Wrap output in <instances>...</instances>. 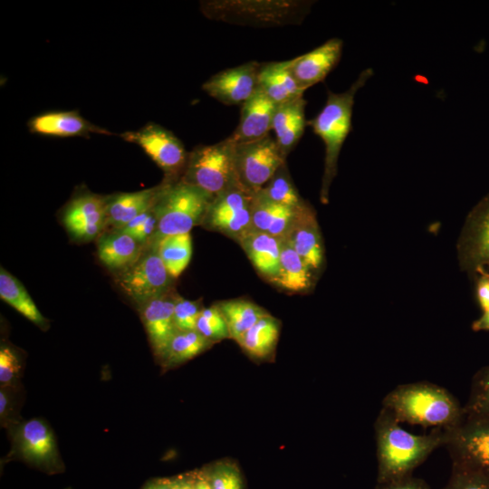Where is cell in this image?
Returning a JSON list of instances; mask_svg holds the SVG:
<instances>
[{"label": "cell", "mask_w": 489, "mask_h": 489, "mask_svg": "<svg viewBox=\"0 0 489 489\" xmlns=\"http://www.w3.org/2000/svg\"><path fill=\"white\" fill-rule=\"evenodd\" d=\"M377 450V483L411 475L438 447L446 442V429L416 435L400 426L388 412L379 411L374 425Z\"/></svg>", "instance_id": "obj_1"}, {"label": "cell", "mask_w": 489, "mask_h": 489, "mask_svg": "<svg viewBox=\"0 0 489 489\" xmlns=\"http://www.w3.org/2000/svg\"><path fill=\"white\" fill-rule=\"evenodd\" d=\"M382 409L398 423L449 429L465 417L464 407L446 388L427 381L397 386L382 400Z\"/></svg>", "instance_id": "obj_2"}, {"label": "cell", "mask_w": 489, "mask_h": 489, "mask_svg": "<svg viewBox=\"0 0 489 489\" xmlns=\"http://www.w3.org/2000/svg\"><path fill=\"white\" fill-rule=\"evenodd\" d=\"M373 70H363L350 87L340 93L328 90L327 100L321 111L307 125L319 136L325 148L324 170L320 198L326 204L333 178L337 174L338 159L344 141L351 130L352 110L355 96L369 79Z\"/></svg>", "instance_id": "obj_3"}, {"label": "cell", "mask_w": 489, "mask_h": 489, "mask_svg": "<svg viewBox=\"0 0 489 489\" xmlns=\"http://www.w3.org/2000/svg\"><path fill=\"white\" fill-rule=\"evenodd\" d=\"M312 2L294 0H216L202 2L204 14L238 25L274 27L299 24Z\"/></svg>", "instance_id": "obj_4"}, {"label": "cell", "mask_w": 489, "mask_h": 489, "mask_svg": "<svg viewBox=\"0 0 489 489\" xmlns=\"http://www.w3.org/2000/svg\"><path fill=\"white\" fill-rule=\"evenodd\" d=\"M212 199L181 179L164 181L155 204L158 225L152 244L167 235L190 233L193 227L202 225Z\"/></svg>", "instance_id": "obj_5"}, {"label": "cell", "mask_w": 489, "mask_h": 489, "mask_svg": "<svg viewBox=\"0 0 489 489\" xmlns=\"http://www.w3.org/2000/svg\"><path fill=\"white\" fill-rule=\"evenodd\" d=\"M235 143L230 137L213 145L197 146L188 152L181 180L213 197L241 187L235 171Z\"/></svg>", "instance_id": "obj_6"}, {"label": "cell", "mask_w": 489, "mask_h": 489, "mask_svg": "<svg viewBox=\"0 0 489 489\" xmlns=\"http://www.w3.org/2000/svg\"><path fill=\"white\" fill-rule=\"evenodd\" d=\"M453 467L489 477V417H469L446 429Z\"/></svg>", "instance_id": "obj_7"}, {"label": "cell", "mask_w": 489, "mask_h": 489, "mask_svg": "<svg viewBox=\"0 0 489 489\" xmlns=\"http://www.w3.org/2000/svg\"><path fill=\"white\" fill-rule=\"evenodd\" d=\"M286 163L275 138L266 137L243 144H235V164L239 185L255 194Z\"/></svg>", "instance_id": "obj_8"}, {"label": "cell", "mask_w": 489, "mask_h": 489, "mask_svg": "<svg viewBox=\"0 0 489 489\" xmlns=\"http://www.w3.org/2000/svg\"><path fill=\"white\" fill-rule=\"evenodd\" d=\"M120 137L139 145L163 170L167 182L181 179L187 162L188 152L181 140L170 130L156 123H148L135 131H127Z\"/></svg>", "instance_id": "obj_9"}, {"label": "cell", "mask_w": 489, "mask_h": 489, "mask_svg": "<svg viewBox=\"0 0 489 489\" xmlns=\"http://www.w3.org/2000/svg\"><path fill=\"white\" fill-rule=\"evenodd\" d=\"M254 194L241 187H232L213 197L202 225L238 241L252 227Z\"/></svg>", "instance_id": "obj_10"}, {"label": "cell", "mask_w": 489, "mask_h": 489, "mask_svg": "<svg viewBox=\"0 0 489 489\" xmlns=\"http://www.w3.org/2000/svg\"><path fill=\"white\" fill-rule=\"evenodd\" d=\"M173 279L151 246L133 265L121 271L117 283L125 294L142 306L170 292Z\"/></svg>", "instance_id": "obj_11"}, {"label": "cell", "mask_w": 489, "mask_h": 489, "mask_svg": "<svg viewBox=\"0 0 489 489\" xmlns=\"http://www.w3.org/2000/svg\"><path fill=\"white\" fill-rule=\"evenodd\" d=\"M461 265L471 273L489 266V194L470 212L458 242Z\"/></svg>", "instance_id": "obj_12"}, {"label": "cell", "mask_w": 489, "mask_h": 489, "mask_svg": "<svg viewBox=\"0 0 489 489\" xmlns=\"http://www.w3.org/2000/svg\"><path fill=\"white\" fill-rule=\"evenodd\" d=\"M260 65L255 61H250L227 68L210 77L202 89L225 105L243 104L258 88Z\"/></svg>", "instance_id": "obj_13"}, {"label": "cell", "mask_w": 489, "mask_h": 489, "mask_svg": "<svg viewBox=\"0 0 489 489\" xmlns=\"http://www.w3.org/2000/svg\"><path fill=\"white\" fill-rule=\"evenodd\" d=\"M343 48L340 38H331L309 53L291 60L290 71L299 88L305 91L322 82L339 63Z\"/></svg>", "instance_id": "obj_14"}, {"label": "cell", "mask_w": 489, "mask_h": 489, "mask_svg": "<svg viewBox=\"0 0 489 489\" xmlns=\"http://www.w3.org/2000/svg\"><path fill=\"white\" fill-rule=\"evenodd\" d=\"M63 222L76 238H94L107 223L106 198L91 193L77 196L68 204Z\"/></svg>", "instance_id": "obj_15"}, {"label": "cell", "mask_w": 489, "mask_h": 489, "mask_svg": "<svg viewBox=\"0 0 489 489\" xmlns=\"http://www.w3.org/2000/svg\"><path fill=\"white\" fill-rule=\"evenodd\" d=\"M284 239L313 273L324 261V247L316 215L306 204L299 211Z\"/></svg>", "instance_id": "obj_16"}, {"label": "cell", "mask_w": 489, "mask_h": 489, "mask_svg": "<svg viewBox=\"0 0 489 489\" xmlns=\"http://www.w3.org/2000/svg\"><path fill=\"white\" fill-rule=\"evenodd\" d=\"M276 104L258 87L242 104L240 120L229 136L235 144L261 139L270 134Z\"/></svg>", "instance_id": "obj_17"}, {"label": "cell", "mask_w": 489, "mask_h": 489, "mask_svg": "<svg viewBox=\"0 0 489 489\" xmlns=\"http://www.w3.org/2000/svg\"><path fill=\"white\" fill-rule=\"evenodd\" d=\"M175 295L171 291L141 306V317L150 343L159 357L177 330L174 322Z\"/></svg>", "instance_id": "obj_18"}, {"label": "cell", "mask_w": 489, "mask_h": 489, "mask_svg": "<svg viewBox=\"0 0 489 489\" xmlns=\"http://www.w3.org/2000/svg\"><path fill=\"white\" fill-rule=\"evenodd\" d=\"M32 133L53 137H86L91 133L111 134L91 124L77 111H49L32 118L28 122Z\"/></svg>", "instance_id": "obj_19"}, {"label": "cell", "mask_w": 489, "mask_h": 489, "mask_svg": "<svg viewBox=\"0 0 489 489\" xmlns=\"http://www.w3.org/2000/svg\"><path fill=\"white\" fill-rule=\"evenodd\" d=\"M306 101L303 96L276 106L272 129L276 143L284 157L296 146L302 138L307 120L305 119Z\"/></svg>", "instance_id": "obj_20"}, {"label": "cell", "mask_w": 489, "mask_h": 489, "mask_svg": "<svg viewBox=\"0 0 489 489\" xmlns=\"http://www.w3.org/2000/svg\"><path fill=\"white\" fill-rule=\"evenodd\" d=\"M237 243L256 271L272 282L279 269L282 239L253 229Z\"/></svg>", "instance_id": "obj_21"}, {"label": "cell", "mask_w": 489, "mask_h": 489, "mask_svg": "<svg viewBox=\"0 0 489 489\" xmlns=\"http://www.w3.org/2000/svg\"><path fill=\"white\" fill-rule=\"evenodd\" d=\"M291 60L271 62L260 65L258 87L276 105L303 96L290 71Z\"/></svg>", "instance_id": "obj_22"}, {"label": "cell", "mask_w": 489, "mask_h": 489, "mask_svg": "<svg viewBox=\"0 0 489 489\" xmlns=\"http://www.w3.org/2000/svg\"><path fill=\"white\" fill-rule=\"evenodd\" d=\"M162 184L152 188L121 193L106 198L107 223L116 230L122 228L141 213L149 210L157 202Z\"/></svg>", "instance_id": "obj_23"}, {"label": "cell", "mask_w": 489, "mask_h": 489, "mask_svg": "<svg viewBox=\"0 0 489 489\" xmlns=\"http://www.w3.org/2000/svg\"><path fill=\"white\" fill-rule=\"evenodd\" d=\"M307 204V203H306ZM300 207L272 203L254 194L252 227L254 230L283 238L296 218Z\"/></svg>", "instance_id": "obj_24"}, {"label": "cell", "mask_w": 489, "mask_h": 489, "mask_svg": "<svg viewBox=\"0 0 489 489\" xmlns=\"http://www.w3.org/2000/svg\"><path fill=\"white\" fill-rule=\"evenodd\" d=\"M141 245L128 234L116 230L100 238L98 255L110 269L123 271L140 258Z\"/></svg>", "instance_id": "obj_25"}, {"label": "cell", "mask_w": 489, "mask_h": 489, "mask_svg": "<svg viewBox=\"0 0 489 489\" xmlns=\"http://www.w3.org/2000/svg\"><path fill=\"white\" fill-rule=\"evenodd\" d=\"M272 283L291 292H302L312 287V272L283 238L279 269Z\"/></svg>", "instance_id": "obj_26"}, {"label": "cell", "mask_w": 489, "mask_h": 489, "mask_svg": "<svg viewBox=\"0 0 489 489\" xmlns=\"http://www.w3.org/2000/svg\"><path fill=\"white\" fill-rule=\"evenodd\" d=\"M19 450L34 462L43 463L53 457L55 441L48 426L40 419L25 422L18 434Z\"/></svg>", "instance_id": "obj_27"}, {"label": "cell", "mask_w": 489, "mask_h": 489, "mask_svg": "<svg viewBox=\"0 0 489 489\" xmlns=\"http://www.w3.org/2000/svg\"><path fill=\"white\" fill-rule=\"evenodd\" d=\"M226 322L230 339L237 341L260 319L269 314L264 308L244 299L216 302Z\"/></svg>", "instance_id": "obj_28"}, {"label": "cell", "mask_w": 489, "mask_h": 489, "mask_svg": "<svg viewBox=\"0 0 489 489\" xmlns=\"http://www.w3.org/2000/svg\"><path fill=\"white\" fill-rule=\"evenodd\" d=\"M280 335V322L271 314L260 319L236 342L255 359H266L273 354Z\"/></svg>", "instance_id": "obj_29"}, {"label": "cell", "mask_w": 489, "mask_h": 489, "mask_svg": "<svg viewBox=\"0 0 489 489\" xmlns=\"http://www.w3.org/2000/svg\"><path fill=\"white\" fill-rule=\"evenodd\" d=\"M168 273L175 279L187 267L192 256V239L190 233L167 235L151 244Z\"/></svg>", "instance_id": "obj_30"}, {"label": "cell", "mask_w": 489, "mask_h": 489, "mask_svg": "<svg viewBox=\"0 0 489 489\" xmlns=\"http://www.w3.org/2000/svg\"><path fill=\"white\" fill-rule=\"evenodd\" d=\"M0 297L29 321L43 327L46 320L22 283L5 269H0Z\"/></svg>", "instance_id": "obj_31"}, {"label": "cell", "mask_w": 489, "mask_h": 489, "mask_svg": "<svg viewBox=\"0 0 489 489\" xmlns=\"http://www.w3.org/2000/svg\"><path fill=\"white\" fill-rule=\"evenodd\" d=\"M213 344L197 331H177L160 357L166 366H177L195 358Z\"/></svg>", "instance_id": "obj_32"}, {"label": "cell", "mask_w": 489, "mask_h": 489, "mask_svg": "<svg viewBox=\"0 0 489 489\" xmlns=\"http://www.w3.org/2000/svg\"><path fill=\"white\" fill-rule=\"evenodd\" d=\"M255 195L272 203L292 207H300L306 204L291 179L286 163Z\"/></svg>", "instance_id": "obj_33"}, {"label": "cell", "mask_w": 489, "mask_h": 489, "mask_svg": "<svg viewBox=\"0 0 489 489\" xmlns=\"http://www.w3.org/2000/svg\"><path fill=\"white\" fill-rule=\"evenodd\" d=\"M464 413L469 417H489V366L475 375Z\"/></svg>", "instance_id": "obj_34"}, {"label": "cell", "mask_w": 489, "mask_h": 489, "mask_svg": "<svg viewBox=\"0 0 489 489\" xmlns=\"http://www.w3.org/2000/svg\"><path fill=\"white\" fill-rule=\"evenodd\" d=\"M204 472L213 489H244L243 475L235 462L221 460Z\"/></svg>", "instance_id": "obj_35"}, {"label": "cell", "mask_w": 489, "mask_h": 489, "mask_svg": "<svg viewBox=\"0 0 489 489\" xmlns=\"http://www.w3.org/2000/svg\"><path fill=\"white\" fill-rule=\"evenodd\" d=\"M196 330L213 343L230 339L225 318L216 303L203 308Z\"/></svg>", "instance_id": "obj_36"}, {"label": "cell", "mask_w": 489, "mask_h": 489, "mask_svg": "<svg viewBox=\"0 0 489 489\" xmlns=\"http://www.w3.org/2000/svg\"><path fill=\"white\" fill-rule=\"evenodd\" d=\"M158 219L154 205L149 210L137 216L119 231L128 234L141 244H152L158 230Z\"/></svg>", "instance_id": "obj_37"}, {"label": "cell", "mask_w": 489, "mask_h": 489, "mask_svg": "<svg viewBox=\"0 0 489 489\" xmlns=\"http://www.w3.org/2000/svg\"><path fill=\"white\" fill-rule=\"evenodd\" d=\"M204 307L198 301L175 295L174 322L177 331H197V322Z\"/></svg>", "instance_id": "obj_38"}, {"label": "cell", "mask_w": 489, "mask_h": 489, "mask_svg": "<svg viewBox=\"0 0 489 489\" xmlns=\"http://www.w3.org/2000/svg\"><path fill=\"white\" fill-rule=\"evenodd\" d=\"M442 489H489V477L453 467L448 482Z\"/></svg>", "instance_id": "obj_39"}, {"label": "cell", "mask_w": 489, "mask_h": 489, "mask_svg": "<svg viewBox=\"0 0 489 489\" xmlns=\"http://www.w3.org/2000/svg\"><path fill=\"white\" fill-rule=\"evenodd\" d=\"M20 370V362L16 353L9 347L2 346L0 350V382H11Z\"/></svg>", "instance_id": "obj_40"}, {"label": "cell", "mask_w": 489, "mask_h": 489, "mask_svg": "<svg viewBox=\"0 0 489 489\" xmlns=\"http://www.w3.org/2000/svg\"><path fill=\"white\" fill-rule=\"evenodd\" d=\"M375 489H430V487L425 480L411 475L388 482L376 483Z\"/></svg>", "instance_id": "obj_41"}, {"label": "cell", "mask_w": 489, "mask_h": 489, "mask_svg": "<svg viewBox=\"0 0 489 489\" xmlns=\"http://www.w3.org/2000/svg\"><path fill=\"white\" fill-rule=\"evenodd\" d=\"M476 297L483 312L489 309V273L485 269L477 271Z\"/></svg>", "instance_id": "obj_42"}, {"label": "cell", "mask_w": 489, "mask_h": 489, "mask_svg": "<svg viewBox=\"0 0 489 489\" xmlns=\"http://www.w3.org/2000/svg\"><path fill=\"white\" fill-rule=\"evenodd\" d=\"M173 489H196L193 474L191 475H182L171 479Z\"/></svg>", "instance_id": "obj_43"}, {"label": "cell", "mask_w": 489, "mask_h": 489, "mask_svg": "<svg viewBox=\"0 0 489 489\" xmlns=\"http://www.w3.org/2000/svg\"><path fill=\"white\" fill-rule=\"evenodd\" d=\"M475 331H489V309L483 312V314L472 324Z\"/></svg>", "instance_id": "obj_44"}, {"label": "cell", "mask_w": 489, "mask_h": 489, "mask_svg": "<svg viewBox=\"0 0 489 489\" xmlns=\"http://www.w3.org/2000/svg\"><path fill=\"white\" fill-rule=\"evenodd\" d=\"M196 489H213L204 470L193 474Z\"/></svg>", "instance_id": "obj_45"}, {"label": "cell", "mask_w": 489, "mask_h": 489, "mask_svg": "<svg viewBox=\"0 0 489 489\" xmlns=\"http://www.w3.org/2000/svg\"><path fill=\"white\" fill-rule=\"evenodd\" d=\"M143 489H173L171 479H158L156 480Z\"/></svg>", "instance_id": "obj_46"}, {"label": "cell", "mask_w": 489, "mask_h": 489, "mask_svg": "<svg viewBox=\"0 0 489 489\" xmlns=\"http://www.w3.org/2000/svg\"><path fill=\"white\" fill-rule=\"evenodd\" d=\"M7 407H8V400H7L6 394L3 390H1V392H0V414H1V417H3V415L5 414Z\"/></svg>", "instance_id": "obj_47"}]
</instances>
